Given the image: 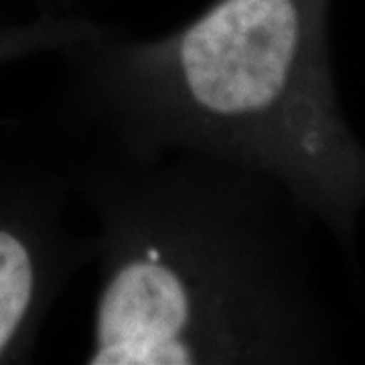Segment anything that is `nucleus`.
<instances>
[{"instance_id":"5","label":"nucleus","mask_w":365,"mask_h":365,"mask_svg":"<svg viewBox=\"0 0 365 365\" xmlns=\"http://www.w3.org/2000/svg\"><path fill=\"white\" fill-rule=\"evenodd\" d=\"M79 0H35L37 4V14H71L78 13Z\"/></svg>"},{"instance_id":"2","label":"nucleus","mask_w":365,"mask_h":365,"mask_svg":"<svg viewBox=\"0 0 365 365\" xmlns=\"http://www.w3.org/2000/svg\"><path fill=\"white\" fill-rule=\"evenodd\" d=\"M66 175L96 220L86 364H274L313 351L272 177L193 153L104 157Z\"/></svg>"},{"instance_id":"3","label":"nucleus","mask_w":365,"mask_h":365,"mask_svg":"<svg viewBox=\"0 0 365 365\" xmlns=\"http://www.w3.org/2000/svg\"><path fill=\"white\" fill-rule=\"evenodd\" d=\"M66 173L0 163V365L31 361L41 329L93 262V235L69 225Z\"/></svg>"},{"instance_id":"4","label":"nucleus","mask_w":365,"mask_h":365,"mask_svg":"<svg viewBox=\"0 0 365 365\" xmlns=\"http://www.w3.org/2000/svg\"><path fill=\"white\" fill-rule=\"evenodd\" d=\"M86 14H37L23 23H0V67L35 55L59 53L90 31Z\"/></svg>"},{"instance_id":"1","label":"nucleus","mask_w":365,"mask_h":365,"mask_svg":"<svg viewBox=\"0 0 365 365\" xmlns=\"http://www.w3.org/2000/svg\"><path fill=\"white\" fill-rule=\"evenodd\" d=\"M327 6L211 0L150 39L93 21L57 53L63 116L112 158L193 153L264 173L349 235L365 197V153L333 90Z\"/></svg>"}]
</instances>
